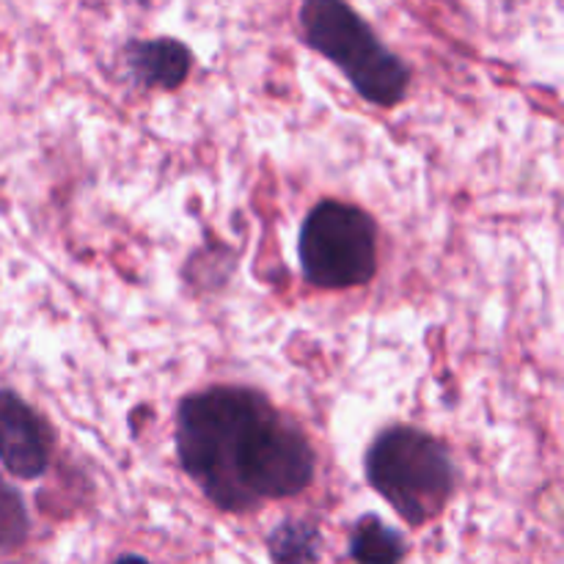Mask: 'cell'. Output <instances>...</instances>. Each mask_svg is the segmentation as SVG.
<instances>
[{
    "instance_id": "1",
    "label": "cell",
    "mask_w": 564,
    "mask_h": 564,
    "mask_svg": "<svg viewBox=\"0 0 564 564\" xmlns=\"http://www.w3.org/2000/svg\"><path fill=\"white\" fill-rule=\"evenodd\" d=\"M176 455L218 510L246 512L292 499L314 479L306 433L257 389L215 386L176 411Z\"/></svg>"
},
{
    "instance_id": "2",
    "label": "cell",
    "mask_w": 564,
    "mask_h": 564,
    "mask_svg": "<svg viewBox=\"0 0 564 564\" xmlns=\"http://www.w3.org/2000/svg\"><path fill=\"white\" fill-rule=\"evenodd\" d=\"M369 485L411 527L444 512L455 494V460L433 435L416 427H391L378 435L364 460Z\"/></svg>"
},
{
    "instance_id": "3",
    "label": "cell",
    "mask_w": 564,
    "mask_h": 564,
    "mask_svg": "<svg viewBox=\"0 0 564 564\" xmlns=\"http://www.w3.org/2000/svg\"><path fill=\"white\" fill-rule=\"evenodd\" d=\"M301 28L308 47L339 66L367 102L394 108L405 99L411 83L405 61L397 58L350 6L308 0L301 6Z\"/></svg>"
},
{
    "instance_id": "4",
    "label": "cell",
    "mask_w": 564,
    "mask_h": 564,
    "mask_svg": "<svg viewBox=\"0 0 564 564\" xmlns=\"http://www.w3.org/2000/svg\"><path fill=\"white\" fill-rule=\"evenodd\" d=\"M297 257L308 284L319 290L364 286L378 270V226L364 209L325 198L303 220Z\"/></svg>"
},
{
    "instance_id": "5",
    "label": "cell",
    "mask_w": 564,
    "mask_h": 564,
    "mask_svg": "<svg viewBox=\"0 0 564 564\" xmlns=\"http://www.w3.org/2000/svg\"><path fill=\"white\" fill-rule=\"evenodd\" d=\"M53 433L36 411L14 391H0V463L17 479H36L47 471Z\"/></svg>"
},
{
    "instance_id": "6",
    "label": "cell",
    "mask_w": 564,
    "mask_h": 564,
    "mask_svg": "<svg viewBox=\"0 0 564 564\" xmlns=\"http://www.w3.org/2000/svg\"><path fill=\"white\" fill-rule=\"evenodd\" d=\"M127 66L141 86L176 88L191 75V50L180 39L130 42L124 50Z\"/></svg>"
},
{
    "instance_id": "7",
    "label": "cell",
    "mask_w": 564,
    "mask_h": 564,
    "mask_svg": "<svg viewBox=\"0 0 564 564\" xmlns=\"http://www.w3.org/2000/svg\"><path fill=\"white\" fill-rule=\"evenodd\" d=\"M405 554L408 545L402 534L386 527L378 516H364L352 527L350 556L358 564H400Z\"/></svg>"
},
{
    "instance_id": "8",
    "label": "cell",
    "mask_w": 564,
    "mask_h": 564,
    "mask_svg": "<svg viewBox=\"0 0 564 564\" xmlns=\"http://www.w3.org/2000/svg\"><path fill=\"white\" fill-rule=\"evenodd\" d=\"M268 549L275 564H317L323 538L317 527L290 518L270 532Z\"/></svg>"
},
{
    "instance_id": "9",
    "label": "cell",
    "mask_w": 564,
    "mask_h": 564,
    "mask_svg": "<svg viewBox=\"0 0 564 564\" xmlns=\"http://www.w3.org/2000/svg\"><path fill=\"white\" fill-rule=\"evenodd\" d=\"M28 534H31V518L25 501L14 488L0 482V554L20 549Z\"/></svg>"
},
{
    "instance_id": "10",
    "label": "cell",
    "mask_w": 564,
    "mask_h": 564,
    "mask_svg": "<svg viewBox=\"0 0 564 564\" xmlns=\"http://www.w3.org/2000/svg\"><path fill=\"white\" fill-rule=\"evenodd\" d=\"M116 564H149L147 560H141V556H121Z\"/></svg>"
}]
</instances>
